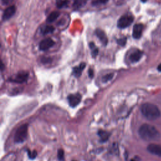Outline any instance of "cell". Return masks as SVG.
I'll return each instance as SVG.
<instances>
[{"label":"cell","instance_id":"52a82bcc","mask_svg":"<svg viewBox=\"0 0 161 161\" xmlns=\"http://www.w3.org/2000/svg\"><path fill=\"white\" fill-rule=\"evenodd\" d=\"M28 73L26 71H21L20 73H18L16 76L15 77V78L11 80V81L15 82L16 83H23L26 82L28 78Z\"/></svg>","mask_w":161,"mask_h":161},{"label":"cell","instance_id":"3957f363","mask_svg":"<svg viewBox=\"0 0 161 161\" xmlns=\"http://www.w3.org/2000/svg\"><path fill=\"white\" fill-rule=\"evenodd\" d=\"M28 133V125L24 124L19 127L15 134V142L16 143H23L27 139Z\"/></svg>","mask_w":161,"mask_h":161},{"label":"cell","instance_id":"9a60e30c","mask_svg":"<svg viewBox=\"0 0 161 161\" xmlns=\"http://www.w3.org/2000/svg\"><path fill=\"white\" fill-rule=\"evenodd\" d=\"M98 135L100 138V140L101 142H106L108 139L109 137V135H110V133L103 130H100L98 132Z\"/></svg>","mask_w":161,"mask_h":161},{"label":"cell","instance_id":"2e32d148","mask_svg":"<svg viewBox=\"0 0 161 161\" xmlns=\"http://www.w3.org/2000/svg\"><path fill=\"white\" fill-rule=\"evenodd\" d=\"M60 13L57 11H53L48 16L47 18V23H52L54 22L56 19L59 16Z\"/></svg>","mask_w":161,"mask_h":161},{"label":"cell","instance_id":"30bf717a","mask_svg":"<svg viewBox=\"0 0 161 161\" xmlns=\"http://www.w3.org/2000/svg\"><path fill=\"white\" fill-rule=\"evenodd\" d=\"M144 26L142 24H136L133 28V37L135 39H139L142 34Z\"/></svg>","mask_w":161,"mask_h":161},{"label":"cell","instance_id":"7402d4cb","mask_svg":"<svg viewBox=\"0 0 161 161\" xmlns=\"http://www.w3.org/2000/svg\"><path fill=\"white\" fill-rule=\"evenodd\" d=\"M57 157L60 161H64V152L62 149H59L57 152Z\"/></svg>","mask_w":161,"mask_h":161},{"label":"cell","instance_id":"5bb4252c","mask_svg":"<svg viewBox=\"0 0 161 161\" xmlns=\"http://www.w3.org/2000/svg\"><path fill=\"white\" fill-rule=\"evenodd\" d=\"M55 30V28L52 26H50V25H46L41 28L40 31L42 35H46L49 34H52Z\"/></svg>","mask_w":161,"mask_h":161},{"label":"cell","instance_id":"d4e9b609","mask_svg":"<svg viewBox=\"0 0 161 161\" xmlns=\"http://www.w3.org/2000/svg\"><path fill=\"white\" fill-rule=\"evenodd\" d=\"M88 74L90 78H93L94 76V71L92 69H89L88 70Z\"/></svg>","mask_w":161,"mask_h":161},{"label":"cell","instance_id":"4316f807","mask_svg":"<svg viewBox=\"0 0 161 161\" xmlns=\"http://www.w3.org/2000/svg\"><path fill=\"white\" fill-rule=\"evenodd\" d=\"M140 159L138 156H135L134 158L132 159L130 161H140Z\"/></svg>","mask_w":161,"mask_h":161},{"label":"cell","instance_id":"5b68a950","mask_svg":"<svg viewBox=\"0 0 161 161\" xmlns=\"http://www.w3.org/2000/svg\"><path fill=\"white\" fill-rule=\"evenodd\" d=\"M67 100L70 106L73 108L78 106L81 101V95L79 93L72 94L68 96Z\"/></svg>","mask_w":161,"mask_h":161},{"label":"cell","instance_id":"d6986e66","mask_svg":"<svg viewBox=\"0 0 161 161\" xmlns=\"http://www.w3.org/2000/svg\"><path fill=\"white\" fill-rule=\"evenodd\" d=\"M85 3H86L85 0H76L74 4V7L75 8H79L84 4H85Z\"/></svg>","mask_w":161,"mask_h":161},{"label":"cell","instance_id":"ac0fdd59","mask_svg":"<svg viewBox=\"0 0 161 161\" xmlns=\"http://www.w3.org/2000/svg\"><path fill=\"white\" fill-rule=\"evenodd\" d=\"M57 6L59 8H62L63 7L67 6L69 1L68 0H57Z\"/></svg>","mask_w":161,"mask_h":161},{"label":"cell","instance_id":"7a4b0ae2","mask_svg":"<svg viewBox=\"0 0 161 161\" xmlns=\"http://www.w3.org/2000/svg\"><path fill=\"white\" fill-rule=\"evenodd\" d=\"M141 113L147 120H155L160 117V111L158 107L152 103H147L141 106Z\"/></svg>","mask_w":161,"mask_h":161},{"label":"cell","instance_id":"277c9868","mask_svg":"<svg viewBox=\"0 0 161 161\" xmlns=\"http://www.w3.org/2000/svg\"><path fill=\"white\" fill-rule=\"evenodd\" d=\"M133 22V17L132 15H124L120 18L117 23V26L120 28H125L130 25Z\"/></svg>","mask_w":161,"mask_h":161},{"label":"cell","instance_id":"44dd1931","mask_svg":"<svg viewBox=\"0 0 161 161\" xmlns=\"http://www.w3.org/2000/svg\"><path fill=\"white\" fill-rule=\"evenodd\" d=\"M113 76H114V74L113 73L108 74H106V75H105V76H104L103 77V78H102V81L103 82H107L108 81L112 79Z\"/></svg>","mask_w":161,"mask_h":161},{"label":"cell","instance_id":"7c38bea8","mask_svg":"<svg viewBox=\"0 0 161 161\" xmlns=\"http://www.w3.org/2000/svg\"><path fill=\"white\" fill-rule=\"evenodd\" d=\"M143 52L140 50H135L130 55L129 59L132 62H137L139 61L142 57Z\"/></svg>","mask_w":161,"mask_h":161},{"label":"cell","instance_id":"ffe728a7","mask_svg":"<svg viewBox=\"0 0 161 161\" xmlns=\"http://www.w3.org/2000/svg\"><path fill=\"white\" fill-rule=\"evenodd\" d=\"M108 0H93L92 2V4L93 6H100L103 4H105L107 3Z\"/></svg>","mask_w":161,"mask_h":161},{"label":"cell","instance_id":"603a6c76","mask_svg":"<svg viewBox=\"0 0 161 161\" xmlns=\"http://www.w3.org/2000/svg\"><path fill=\"white\" fill-rule=\"evenodd\" d=\"M117 43L121 46H125V44L127 43V38L124 37V38H120V39L117 40Z\"/></svg>","mask_w":161,"mask_h":161},{"label":"cell","instance_id":"9c48e42d","mask_svg":"<svg viewBox=\"0 0 161 161\" xmlns=\"http://www.w3.org/2000/svg\"><path fill=\"white\" fill-rule=\"evenodd\" d=\"M16 11V7L15 6H11L10 7L6 8L3 14V20H7L10 19L11 16L14 15Z\"/></svg>","mask_w":161,"mask_h":161},{"label":"cell","instance_id":"4fadbf2b","mask_svg":"<svg viewBox=\"0 0 161 161\" xmlns=\"http://www.w3.org/2000/svg\"><path fill=\"white\" fill-rule=\"evenodd\" d=\"M86 66V64L85 62H82L79 64V66L74 67L73 70V73L74 76L76 77V78H79V77H80L81 76L82 70L85 69Z\"/></svg>","mask_w":161,"mask_h":161},{"label":"cell","instance_id":"cb8c5ba5","mask_svg":"<svg viewBox=\"0 0 161 161\" xmlns=\"http://www.w3.org/2000/svg\"><path fill=\"white\" fill-rule=\"evenodd\" d=\"M28 155L29 157L31 159H35L37 157V153L36 151H28Z\"/></svg>","mask_w":161,"mask_h":161},{"label":"cell","instance_id":"8fae6325","mask_svg":"<svg viewBox=\"0 0 161 161\" xmlns=\"http://www.w3.org/2000/svg\"><path fill=\"white\" fill-rule=\"evenodd\" d=\"M95 34L96 36L98 37L100 40L102 42V43L105 46H106L108 44V39L106 34L105 33V31L101 29H96L95 31Z\"/></svg>","mask_w":161,"mask_h":161},{"label":"cell","instance_id":"8992f818","mask_svg":"<svg viewBox=\"0 0 161 161\" xmlns=\"http://www.w3.org/2000/svg\"><path fill=\"white\" fill-rule=\"evenodd\" d=\"M55 42L52 38H46L42 40L39 43V49L42 51H46L49 50L50 48L54 46Z\"/></svg>","mask_w":161,"mask_h":161},{"label":"cell","instance_id":"484cf974","mask_svg":"<svg viewBox=\"0 0 161 161\" xmlns=\"http://www.w3.org/2000/svg\"><path fill=\"white\" fill-rule=\"evenodd\" d=\"M51 61L50 59H49V57H46V58H43V59H42V62L43 63H47V62H50Z\"/></svg>","mask_w":161,"mask_h":161},{"label":"cell","instance_id":"83f0119b","mask_svg":"<svg viewBox=\"0 0 161 161\" xmlns=\"http://www.w3.org/2000/svg\"><path fill=\"white\" fill-rule=\"evenodd\" d=\"M157 69H158L159 71L161 72V64H160L158 66V67H157Z\"/></svg>","mask_w":161,"mask_h":161},{"label":"cell","instance_id":"ba28073f","mask_svg":"<svg viewBox=\"0 0 161 161\" xmlns=\"http://www.w3.org/2000/svg\"><path fill=\"white\" fill-rule=\"evenodd\" d=\"M147 151L154 155L161 157V145L155 144H151L147 147Z\"/></svg>","mask_w":161,"mask_h":161},{"label":"cell","instance_id":"e0dca14e","mask_svg":"<svg viewBox=\"0 0 161 161\" xmlns=\"http://www.w3.org/2000/svg\"><path fill=\"white\" fill-rule=\"evenodd\" d=\"M90 49L91 50V55L93 57H96L98 54V49L96 47L93 42H90L89 43Z\"/></svg>","mask_w":161,"mask_h":161},{"label":"cell","instance_id":"6da1fadb","mask_svg":"<svg viewBox=\"0 0 161 161\" xmlns=\"http://www.w3.org/2000/svg\"><path fill=\"white\" fill-rule=\"evenodd\" d=\"M139 133L140 137L145 141L156 140L160 136V133L155 127L146 124L140 127Z\"/></svg>","mask_w":161,"mask_h":161}]
</instances>
